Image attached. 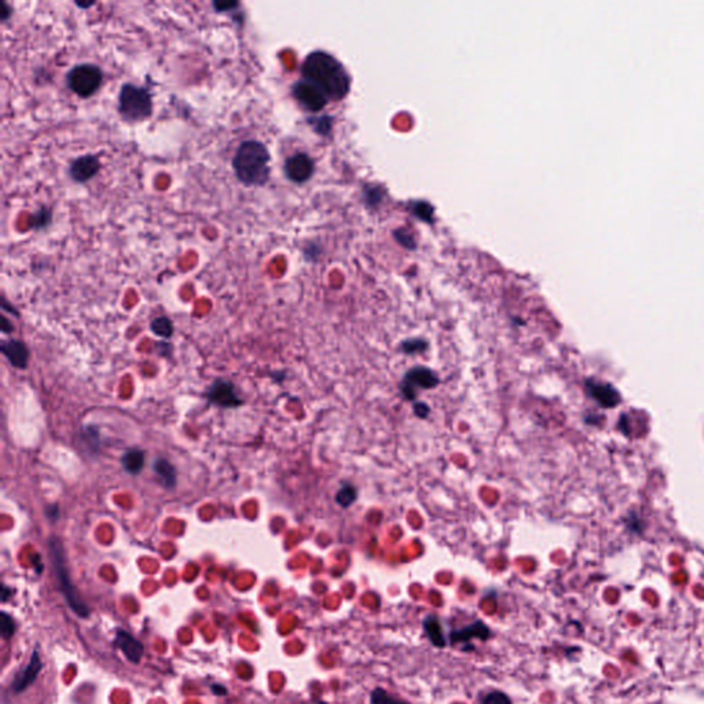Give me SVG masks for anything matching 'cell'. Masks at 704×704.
Instances as JSON below:
<instances>
[{
  "label": "cell",
  "mask_w": 704,
  "mask_h": 704,
  "mask_svg": "<svg viewBox=\"0 0 704 704\" xmlns=\"http://www.w3.org/2000/svg\"><path fill=\"white\" fill-rule=\"evenodd\" d=\"M212 7H214V10L217 13H221L223 14V13H230V11L234 13V11H237L241 7V4L238 1H214Z\"/></svg>",
  "instance_id": "obj_30"
},
{
  "label": "cell",
  "mask_w": 704,
  "mask_h": 704,
  "mask_svg": "<svg viewBox=\"0 0 704 704\" xmlns=\"http://www.w3.org/2000/svg\"><path fill=\"white\" fill-rule=\"evenodd\" d=\"M292 94L295 99L309 112L322 110L329 101V98L321 88L316 87L306 79H302L293 85Z\"/></svg>",
  "instance_id": "obj_7"
},
{
  "label": "cell",
  "mask_w": 704,
  "mask_h": 704,
  "mask_svg": "<svg viewBox=\"0 0 704 704\" xmlns=\"http://www.w3.org/2000/svg\"><path fill=\"white\" fill-rule=\"evenodd\" d=\"M31 227L34 230H43L45 227H48L52 221V211L47 207H42L38 212H35L31 218Z\"/></svg>",
  "instance_id": "obj_19"
},
{
  "label": "cell",
  "mask_w": 704,
  "mask_h": 704,
  "mask_svg": "<svg viewBox=\"0 0 704 704\" xmlns=\"http://www.w3.org/2000/svg\"><path fill=\"white\" fill-rule=\"evenodd\" d=\"M1 351L8 358L11 365L20 369H25L29 358L27 346L18 340H10L1 344Z\"/></svg>",
  "instance_id": "obj_14"
},
{
  "label": "cell",
  "mask_w": 704,
  "mask_h": 704,
  "mask_svg": "<svg viewBox=\"0 0 704 704\" xmlns=\"http://www.w3.org/2000/svg\"><path fill=\"white\" fill-rule=\"evenodd\" d=\"M117 109L127 122H143L153 115V96L146 87L126 83L119 92Z\"/></svg>",
  "instance_id": "obj_3"
},
{
  "label": "cell",
  "mask_w": 704,
  "mask_h": 704,
  "mask_svg": "<svg viewBox=\"0 0 704 704\" xmlns=\"http://www.w3.org/2000/svg\"><path fill=\"white\" fill-rule=\"evenodd\" d=\"M268 147L258 139L240 143L231 160L235 177L245 186H264L271 175Z\"/></svg>",
  "instance_id": "obj_2"
},
{
  "label": "cell",
  "mask_w": 704,
  "mask_h": 704,
  "mask_svg": "<svg viewBox=\"0 0 704 704\" xmlns=\"http://www.w3.org/2000/svg\"><path fill=\"white\" fill-rule=\"evenodd\" d=\"M208 396L212 403H217L223 407H231V406L241 404V399L235 394L233 384H230L227 381L215 383L211 387Z\"/></svg>",
  "instance_id": "obj_12"
},
{
  "label": "cell",
  "mask_w": 704,
  "mask_h": 704,
  "mask_svg": "<svg viewBox=\"0 0 704 704\" xmlns=\"http://www.w3.org/2000/svg\"><path fill=\"white\" fill-rule=\"evenodd\" d=\"M75 4H76L78 7H80V8H89V7L95 6L96 3H95V1H92V3H82V1H76Z\"/></svg>",
  "instance_id": "obj_33"
},
{
  "label": "cell",
  "mask_w": 704,
  "mask_h": 704,
  "mask_svg": "<svg viewBox=\"0 0 704 704\" xmlns=\"http://www.w3.org/2000/svg\"><path fill=\"white\" fill-rule=\"evenodd\" d=\"M423 626H424V631H425L427 637L430 638V641L435 647H438V648L446 647V637L443 634V629H441L438 616H427L423 622Z\"/></svg>",
  "instance_id": "obj_16"
},
{
  "label": "cell",
  "mask_w": 704,
  "mask_h": 704,
  "mask_svg": "<svg viewBox=\"0 0 704 704\" xmlns=\"http://www.w3.org/2000/svg\"><path fill=\"white\" fill-rule=\"evenodd\" d=\"M101 170V161L94 154H85L75 159L69 167V176L76 183H87Z\"/></svg>",
  "instance_id": "obj_9"
},
{
  "label": "cell",
  "mask_w": 704,
  "mask_h": 704,
  "mask_svg": "<svg viewBox=\"0 0 704 704\" xmlns=\"http://www.w3.org/2000/svg\"><path fill=\"white\" fill-rule=\"evenodd\" d=\"M427 343L421 339H413V340H406L402 343V350L407 353H414V352L423 351L427 347Z\"/></svg>",
  "instance_id": "obj_29"
},
{
  "label": "cell",
  "mask_w": 704,
  "mask_h": 704,
  "mask_svg": "<svg viewBox=\"0 0 704 704\" xmlns=\"http://www.w3.org/2000/svg\"><path fill=\"white\" fill-rule=\"evenodd\" d=\"M50 548H51V556H52V560H54V566L57 569L59 585H61V590H62V593L65 596V600L68 601L69 607L78 615H80L82 617H87L89 615V608H88L87 604L82 600V597L79 596V593L76 592V589L73 587V585H72V582L69 579V575H68V570L65 569V563H64L61 550H59L58 545L54 543V539L51 541Z\"/></svg>",
  "instance_id": "obj_5"
},
{
  "label": "cell",
  "mask_w": 704,
  "mask_h": 704,
  "mask_svg": "<svg viewBox=\"0 0 704 704\" xmlns=\"http://www.w3.org/2000/svg\"><path fill=\"white\" fill-rule=\"evenodd\" d=\"M154 472L157 474V476L163 481L164 485L173 488L176 484V471L174 468V465H171L167 460H163V458H159L156 462H154V467H153Z\"/></svg>",
  "instance_id": "obj_17"
},
{
  "label": "cell",
  "mask_w": 704,
  "mask_h": 704,
  "mask_svg": "<svg viewBox=\"0 0 704 704\" xmlns=\"http://www.w3.org/2000/svg\"><path fill=\"white\" fill-rule=\"evenodd\" d=\"M410 211L421 220L431 221L434 218V207L427 201H413L410 204Z\"/></svg>",
  "instance_id": "obj_20"
},
{
  "label": "cell",
  "mask_w": 704,
  "mask_h": 704,
  "mask_svg": "<svg viewBox=\"0 0 704 704\" xmlns=\"http://www.w3.org/2000/svg\"><path fill=\"white\" fill-rule=\"evenodd\" d=\"M589 393L593 396L601 406L606 407H613L615 406L619 400V395L613 387L608 384H597V383H589Z\"/></svg>",
  "instance_id": "obj_15"
},
{
  "label": "cell",
  "mask_w": 704,
  "mask_h": 704,
  "mask_svg": "<svg viewBox=\"0 0 704 704\" xmlns=\"http://www.w3.org/2000/svg\"><path fill=\"white\" fill-rule=\"evenodd\" d=\"M439 384L438 374L424 366H416L402 380L400 390L402 394L409 400H416L420 390H432Z\"/></svg>",
  "instance_id": "obj_6"
},
{
  "label": "cell",
  "mask_w": 704,
  "mask_h": 704,
  "mask_svg": "<svg viewBox=\"0 0 704 704\" xmlns=\"http://www.w3.org/2000/svg\"><path fill=\"white\" fill-rule=\"evenodd\" d=\"M482 704H512V702L504 692L492 691L484 696Z\"/></svg>",
  "instance_id": "obj_28"
},
{
  "label": "cell",
  "mask_w": 704,
  "mask_h": 704,
  "mask_svg": "<svg viewBox=\"0 0 704 704\" xmlns=\"http://www.w3.org/2000/svg\"><path fill=\"white\" fill-rule=\"evenodd\" d=\"M212 689L217 692L215 695H220L219 692H223L226 695V689L224 688H218V687H212Z\"/></svg>",
  "instance_id": "obj_34"
},
{
  "label": "cell",
  "mask_w": 704,
  "mask_h": 704,
  "mask_svg": "<svg viewBox=\"0 0 704 704\" xmlns=\"http://www.w3.org/2000/svg\"><path fill=\"white\" fill-rule=\"evenodd\" d=\"M145 465V454L140 450H130L123 457V467L130 474H138Z\"/></svg>",
  "instance_id": "obj_18"
},
{
  "label": "cell",
  "mask_w": 704,
  "mask_h": 704,
  "mask_svg": "<svg viewBox=\"0 0 704 704\" xmlns=\"http://www.w3.org/2000/svg\"><path fill=\"white\" fill-rule=\"evenodd\" d=\"M116 645L124 654V657L132 663H138L143 657V645L135 640L127 631L119 630L116 636Z\"/></svg>",
  "instance_id": "obj_13"
},
{
  "label": "cell",
  "mask_w": 704,
  "mask_h": 704,
  "mask_svg": "<svg viewBox=\"0 0 704 704\" xmlns=\"http://www.w3.org/2000/svg\"><path fill=\"white\" fill-rule=\"evenodd\" d=\"M490 636H491V631L487 627V624H484L482 620H476L472 624L465 626L461 630L451 631L448 638H450V643L454 645L458 643H469L474 638H481L482 641H485L490 638Z\"/></svg>",
  "instance_id": "obj_10"
},
{
  "label": "cell",
  "mask_w": 704,
  "mask_h": 704,
  "mask_svg": "<svg viewBox=\"0 0 704 704\" xmlns=\"http://www.w3.org/2000/svg\"><path fill=\"white\" fill-rule=\"evenodd\" d=\"M0 631H1L3 638H6V640L11 638L14 636V633H15L14 619L8 615L7 613H3L1 617H0Z\"/></svg>",
  "instance_id": "obj_25"
},
{
  "label": "cell",
  "mask_w": 704,
  "mask_h": 704,
  "mask_svg": "<svg viewBox=\"0 0 704 704\" xmlns=\"http://www.w3.org/2000/svg\"><path fill=\"white\" fill-rule=\"evenodd\" d=\"M395 238L407 249L416 248V238L407 228H397L395 231Z\"/></svg>",
  "instance_id": "obj_26"
},
{
  "label": "cell",
  "mask_w": 704,
  "mask_h": 704,
  "mask_svg": "<svg viewBox=\"0 0 704 704\" xmlns=\"http://www.w3.org/2000/svg\"><path fill=\"white\" fill-rule=\"evenodd\" d=\"M1 7H3V11H1V14H0V20H1V21H7V20L11 17L13 10H11V7H10L6 1H3V3H1Z\"/></svg>",
  "instance_id": "obj_32"
},
{
  "label": "cell",
  "mask_w": 704,
  "mask_h": 704,
  "mask_svg": "<svg viewBox=\"0 0 704 704\" xmlns=\"http://www.w3.org/2000/svg\"><path fill=\"white\" fill-rule=\"evenodd\" d=\"M355 499H356V490H355V487H352V485H346V487H343V488L337 492V495H336V501H337L342 506H344V508L350 506L351 504L355 502Z\"/></svg>",
  "instance_id": "obj_23"
},
{
  "label": "cell",
  "mask_w": 704,
  "mask_h": 704,
  "mask_svg": "<svg viewBox=\"0 0 704 704\" xmlns=\"http://www.w3.org/2000/svg\"><path fill=\"white\" fill-rule=\"evenodd\" d=\"M152 330L160 337H170L174 332V326L170 318L159 316L152 322Z\"/></svg>",
  "instance_id": "obj_21"
},
{
  "label": "cell",
  "mask_w": 704,
  "mask_h": 704,
  "mask_svg": "<svg viewBox=\"0 0 704 704\" xmlns=\"http://www.w3.org/2000/svg\"><path fill=\"white\" fill-rule=\"evenodd\" d=\"M41 670H42V661L39 658V654L35 651L32 654L29 664L21 673H18L17 677L14 678V682H13L14 692L20 694V692L25 691L28 687H31L36 681L38 675L41 674Z\"/></svg>",
  "instance_id": "obj_11"
},
{
  "label": "cell",
  "mask_w": 704,
  "mask_h": 704,
  "mask_svg": "<svg viewBox=\"0 0 704 704\" xmlns=\"http://www.w3.org/2000/svg\"><path fill=\"white\" fill-rule=\"evenodd\" d=\"M414 411L418 417H427L430 413V407L424 403H414Z\"/></svg>",
  "instance_id": "obj_31"
},
{
  "label": "cell",
  "mask_w": 704,
  "mask_h": 704,
  "mask_svg": "<svg viewBox=\"0 0 704 704\" xmlns=\"http://www.w3.org/2000/svg\"><path fill=\"white\" fill-rule=\"evenodd\" d=\"M315 164L307 153H295L285 160V175L295 183H305L314 174Z\"/></svg>",
  "instance_id": "obj_8"
},
{
  "label": "cell",
  "mask_w": 704,
  "mask_h": 704,
  "mask_svg": "<svg viewBox=\"0 0 704 704\" xmlns=\"http://www.w3.org/2000/svg\"><path fill=\"white\" fill-rule=\"evenodd\" d=\"M332 122L333 119L330 116H321L318 119H311L309 123L314 126L315 131L321 135H326L332 130Z\"/></svg>",
  "instance_id": "obj_27"
},
{
  "label": "cell",
  "mask_w": 704,
  "mask_h": 704,
  "mask_svg": "<svg viewBox=\"0 0 704 704\" xmlns=\"http://www.w3.org/2000/svg\"><path fill=\"white\" fill-rule=\"evenodd\" d=\"M365 200L369 205H377L383 200V189L381 186H366L363 190Z\"/></svg>",
  "instance_id": "obj_24"
},
{
  "label": "cell",
  "mask_w": 704,
  "mask_h": 704,
  "mask_svg": "<svg viewBox=\"0 0 704 704\" xmlns=\"http://www.w3.org/2000/svg\"><path fill=\"white\" fill-rule=\"evenodd\" d=\"M370 703L372 704H407L400 699H396L395 696L390 695L386 689L383 688H376L370 694Z\"/></svg>",
  "instance_id": "obj_22"
},
{
  "label": "cell",
  "mask_w": 704,
  "mask_h": 704,
  "mask_svg": "<svg viewBox=\"0 0 704 704\" xmlns=\"http://www.w3.org/2000/svg\"><path fill=\"white\" fill-rule=\"evenodd\" d=\"M103 83V71L95 64H78L66 75L68 88L80 98H89Z\"/></svg>",
  "instance_id": "obj_4"
},
{
  "label": "cell",
  "mask_w": 704,
  "mask_h": 704,
  "mask_svg": "<svg viewBox=\"0 0 704 704\" xmlns=\"http://www.w3.org/2000/svg\"><path fill=\"white\" fill-rule=\"evenodd\" d=\"M303 79L321 88L332 101L344 98L350 89L351 79L344 65L326 51L309 52L302 68Z\"/></svg>",
  "instance_id": "obj_1"
}]
</instances>
